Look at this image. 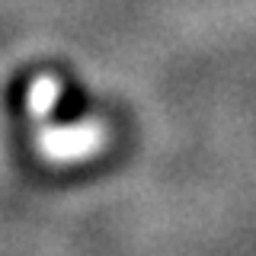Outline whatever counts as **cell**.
<instances>
[{
  "instance_id": "cell-1",
  "label": "cell",
  "mask_w": 256,
  "mask_h": 256,
  "mask_svg": "<svg viewBox=\"0 0 256 256\" xmlns=\"http://www.w3.org/2000/svg\"><path fill=\"white\" fill-rule=\"evenodd\" d=\"M112 141V128L102 118H84L70 125H52L36 134V148L48 164H84L100 157Z\"/></svg>"
},
{
  "instance_id": "cell-2",
  "label": "cell",
  "mask_w": 256,
  "mask_h": 256,
  "mask_svg": "<svg viewBox=\"0 0 256 256\" xmlns=\"http://www.w3.org/2000/svg\"><path fill=\"white\" fill-rule=\"evenodd\" d=\"M58 100H61V80L54 74H38L26 93V109L36 122H45L58 106Z\"/></svg>"
}]
</instances>
